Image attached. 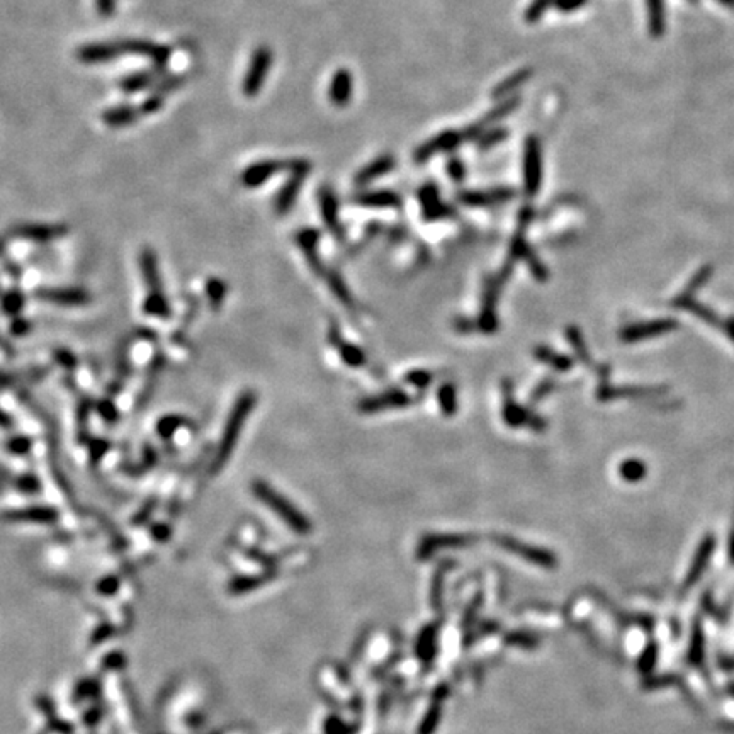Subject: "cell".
I'll return each instance as SVG.
<instances>
[{
  "mask_svg": "<svg viewBox=\"0 0 734 734\" xmlns=\"http://www.w3.org/2000/svg\"><path fill=\"white\" fill-rule=\"evenodd\" d=\"M257 403V396L253 391H243L242 395L238 396L237 403L233 405L231 412L228 415V420H226V425L223 428V435L220 440V445H218L216 456H214L211 473L216 474L220 473L223 467L226 466L231 454L235 451V445H237L240 434H242V428L247 422V418L250 417L253 406Z\"/></svg>",
  "mask_w": 734,
  "mask_h": 734,
  "instance_id": "cell-1",
  "label": "cell"
},
{
  "mask_svg": "<svg viewBox=\"0 0 734 734\" xmlns=\"http://www.w3.org/2000/svg\"><path fill=\"white\" fill-rule=\"evenodd\" d=\"M252 491L259 500L264 501L265 505L269 506L270 510H274L275 514L281 517L284 522L289 526L292 531L299 532V534H306L309 531V522L306 520L303 514L296 509L294 505L291 504L289 500H286L281 493H277L272 486H269L265 482H253Z\"/></svg>",
  "mask_w": 734,
  "mask_h": 734,
  "instance_id": "cell-2",
  "label": "cell"
},
{
  "mask_svg": "<svg viewBox=\"0 0 734 734\" xmlns=\"http://www.w3.org/2000/svg\"><path fill=\"white\" fill-rule=\"evenodd\" d=\"M281 170H289L291 174H308L312 170V165L306 160H265L253 164L242 174V184L247 187H259L264 182H267L270 177L275 176Z\"/></svg>",
  "mask_w": 734,
  "mask_h": 734,
  "instance_id": "cell-3",
  "label": "cell"
},
{
  "mask_svg": "<svg viewBox=\"0 0 734 734\" xmlns=\"http://www.w3.org/2000/svg\"><path fill=\"white\" fill-rule=\"evenodd\" d=\"M523 191L527 198H534L543 184V147L536 134H528L523 143Z\"/></svg>",
  "mask_w": 734,
  "mask_h": 734,
  "instance_id": "cell-4",
  "label": "cell"
},
{
  "mask_svg": "<svg viewBox=\"0 0 734 734\" xmlns=\"http://www.w3.org/2000/svg\"><path fill=\"white\" fill-rule=\"evenodd\" d=\"M274 61L272 51L267 46H259L253 51L250 67H248L247 75L243 78L242 90L247 97H255L259 94L262 85H264L265 77H267L270 65Z\"/></svg>",
  "mask_w": 734,
  "mask_h": 734,
  "instance_id": "cell-5",
  "label": "cell"
},
{
  "mask_svg": "<svg viewBox=\"0 0 734 734\" xmlns=\"http://www.w3.org/2000/svg\"><path fill=\"white\" fill-rule=\"evenodd\" d=\"M510 270H512V264L509 262L506 267L501 270L496 277H493L491 281H489L486 292H484V301H483V308H482V317H479V320H478V329L486 331V334H491V331L496 330V325H498L496 314H495L496 299H498V294H500L501 284H504L506 281V277L510 275Z\"/></svg>",
  "mask_w": 734,
  "mask_h": 734,
  "instance_id": "cell-6",
  "label": "cell"
},
{
  "mask_svg": "<svg viewBox=\"0 0 734 734\" xmlns=\"http://www.w3.org/2000/svg\"><path fill=\"white\" fill-rule=\"evenodd\" d=\"M466 143L464 137H462V131H442L437 137L427 139L423 145H420L415 150V161L422 164V161L430 160L432 156L440 155V153H447L456 150L459 145Z\"/></svg>",
  "mask_w": 734,
  "mask_h": 734,
  "instance_id": "cell-7",
  "label": "cell"
},
{
  "mask_svg": "<svg viewBox=\"0 0 734 734\" xmlns=\"http://www.w3.org/2000/svg\"><path fill=\"white\" fill-rule=\"evenodd\" d=\"M504 418L510 427H531L534 430H543L546 428V422L541 417H537L528 410L522 408L518 403H515L512 398L510 386L505 390V401H504Z\"/></svg>",
  "mask_w": 734,
  "mask_h": 734,
  "instance_id": "cell-8",
  "label": "cell"
},
{
  "mask_svg": "<svg viewBox=\"0 0 734 734\" xmlns=\"http://www.w3.org/2000/svg\"><path fill=\"white\" fill-rule=\"evenodd\" d=\"M515 198V191L509 187H498L493 191H462L457 194L459 203L469 208H486L504 204Z\"/></svg>",
  "mask_w": 734,
  "mask_h": 734,
  "instance_id": "cell-9",
  "label": "cell"
},
{
  "mask_svg": "<svg viewBox=\"0 0 734 734\" xmlns=\"http://www.w3.org/2000/svg\"><path fill=\"white\" fill-rule=\"evenodd\" d=\"M122 53L139 55L150 58L156 67H165L170 58V48L164 45H155V43L143 41V39H128V41L119 43Z\"/></svg>",
  "mask_w": 734,
  "mask_h": 734,
  "instance_id": "cell-10",
  "label": "cell"
},
{
  "mask_svg": "<svg viewBox=\"0 0 734 734\" xmlns=\"http://www.w3.org/2000/svg\"><path fill=\"white\" fill-rule=\"evenodd\" d=\"M418 199H420L423 216L427 220H444V218L454 216V209L440 201L439 191L432 184L422 187L420 192H418Z\"/></svg>",
  "mask_w": 734,
  "mask_h": 734,
  "instance_id": "cell-11",
  "label": "cell"
},
{
  "mask_svg": "<svg viewBox=\"0 0 734 734\" xmlns=\"http://www.w3.org/2000/svg\"><path fill=\"white\" fill-rule=\"evenodd\" d=\"M410 403H412V398L406 395L405 391L391 390L384 393V395L367 398V400L361 401L359 410L362 413H378L388 408H403V406H408Z\"/></svg>",
  "mask_w": 734,
  "mask_h": 734,
  "instance_id": "cell-12",
  "label": "cell"
},
{
  "mask_svg": "<svg viewBox=\"0 0 734 734\" xmlns=\"http://www.w3.org/2000/svg\"><path fill=\"white\" fill-rule=\"evenodd\" d=\"M676 329V321L673 320H656V321H648V323H639V325L627 326V329L622 330L620 334V339L624 342H637V340L649 339V336H656L661 334H666V331H671Z\"/></svg>",
  "mask_w": 734,
  "mask_h": 734,
  "instance_id": "cell-13",
  "label": "cell"
},
{
  "mask_svg": "<svg viewBox=\"0 0 734 734\" xmlns=\"http://www.w3.org/2000/svg\"><path fill=\"white\" fill-rule=\"evenodd\" d=\"M353 92V78L352 73L347 68L336 70L335 75L331 77L329 97L330 102L336 107H345L352 99Z\"/></svg>",
  "mask_w": 734,
  "mask_h": 734,
  "instance_id": "cell-14",
  "label": "cell"
},
{
  "mask_svg": "<svg viewBox=\"0 0 734 734\" xmlns=\"http://www.w3.org/2000/svg\"><path fill=\"white\" fill-rule=\"evenodd\" d=\"M139 265H142L143 279H145L148 298H159L165 296L161 292V279L159 272V264H156V255L151 248H145L139 255Z\"/></svg>",
  "mask_w": 734,
  "mask_h": 734,
  "instance_id": "cell-15",
  "label": "cell"
},
{
  "mask_svg": "<svg viewBox=\"0 0 734 734\" xmlns=\"http://www.w3.org/2000/svg\"><path fill=\"white\" fill-rule=\"evenodd\" d=\"M395 164H396L395 156L390 155V153L379 155L378 159H374L371 164H367L366 167H362L359 172H357L353 182H356V186H359V187L369 186V184L374 182L376 179L386 176L388 172H391V170L395 169Z\"/></svg>",
  "mask_w": 734,
  "mask_h": 734,
  "instance_id": "cell-16",
  "label": "cell"
},
{
  "mask_svg": "<svg viewBox=\"0 0 734 734\" xmlns=\"http://www.w3.org/2000/svg\"><path fill=\"white\" fill-rule=\"evenodd\" d=\"M496 541L500 543V546H504L505 549H509L510 553L520 554L522 558L528 559V561H534L541 566H553L554 563H556V559H554L553 554L548 553V550H544V549L531 548V546L518 543V541L510 539V537H496Z\"/></svg>",
  "mask_w": 734,
  "mask_h": 734,
  "instance_id": "cell-17",
  "label": "cell"
},
{
  "mask_svg": "<svg viewBox=\"0 0 734 734\" xmlns=\"http://www.w3.org/2000/svg\"><path fill=\"white\" fill-rule=\"evenodd\" d=\"M36 298L58 306H82L90 303V294L84 289H41Z\"/></svg>",
  "mask_w": 734,
  "mask_h": 734,
  "instance_id": "cell-18",
  "label": "cell"
},
{
  "mask_svg": "<svg viewBox=\"0 0 734 734\" xmlns=\"http://www.w3.org/2000/svg\"><path fill=\"white\" fill-rule=\"evenodd\" d=\"M122 55L119 43H94L85 45L77 51V58L84 63H102V61L115 60Z\"/></svg>",
  "mask_w": 734,
  "mask_h": 734,
  "instance_id": "cell-19",
  "label": "cell"
},
{
  "mask_svg": "<svg viewBox=\"0 0 734 734\" xmlns=\"http://www.w3.org/2000/svg\"><path fill=\"white\" fill-rule=\"evenodd\" d=\"M65 233H67V226L63 225H21L12 231L14 237L34 240V242H50V240L63 237Z\"/></svg>",
  "mask_w": 734,
  "mask_h": 734,
  "instance_id": "cell-20",
  "label": "cell"
},
{
  "mask_svg": "<svg viewBox=\"0 0 734 734\" xmlns=\"http://www.w3.org/2000/svg\"><path fill=\"white\" fill-rule=\"evenodd\" d=\"M318 199H320V211L325 225L336 237H342V225L339 221V201H336L334 191L330 187H321Z\"/></svg>",
  "mask_w": 734,
  "mask_h": 734,
  "instance_id": "cell-21",
  "label": "cell"
},
{
  "mask_svg": "<svg viewBox=\"0 0 734 734\" xmlns=\"http://www.w3.org/2000/svg\"><path fill=\"white\" fill-rule=\"evenodd\" d=\"M510 259L512 260H526L527 265L531 267L532 274L536 275L539 281H544L546 277H548V272H546V267L543 264H541L539 260H537V257L534 255V252L528 248V245L526 242V238L522 237V235H515V238L512 240V247H510Z\"/></svg>",
  "mask_w": 734,
  "mask_h": 734,
  "instance_id": "cell-22",
  "label": "cell"
},
{
  "mask_svg": "<svg viewBox=\"0 0 734 734\" xmlns=\"http://www.w3.org/2000/svg\"><path fill=\"white\" fill-rule=\"evenodd\" d=\"M306 176H308V174H291L289 181L284 184L282 189L279 191L277 198H275V213L286 214L292 206H294Z\"/></svg>",
  "mask_w": 734,
  "mask_h": 734,
  "instance_id": "cell-23",
  "label": "cell"
},
{
  "mask_svg": "<svg viewBox=\"0 0 734 734\" xmlns=\"http://www.w3.org/2000/svg\"><path fill=\"white\" fill-rule=\"evenodd\" d=\"M356 203L362 208H376V209H388V208H400L401 198L393 191H364L356 196Z\"/></svg>",
  "mask_w": 734,
  "mask_h": 734,
  "instance_id": "cell-24",
  "label": "cell"
},
{
  "mask_svg": "<svg viewBox=\"0 0 734 734\" xmlns=\"http://www.w3.org/2000/svg\"><path fill=\"white\" fill-rule=\"evenodd\" d=\"M534 75V70L532 68H520L517 72H514L512 75H509L505 80H501L495 89L491 90V95L495 100H504L509 97H514L517 94V90L522 87L526 82H528Z\"/></svg>",
  "mask_w": 734,
  "mask_h": 734,
  "instance_id": "cell-25",
  "label": "cell"
},
{
  "mask_svg": "<svg viewBox=\"0 0 734 734\" xmlns=\"http://www.w3.org/2000/svg\"><path fill=\"white\" fill-rule=\"evenodd\" d=\"M329 336H330V342L334 344V347L339 351L340 357H342L345 364L351 366V367H361L366 364V357H364V353H362L361 349L356 347V345L345 342L342 334H340L335 326H331L330 329Z\"/></svg>",
  "mask_w": 734,
  "mask_h": 734,
  "instance_id": "cell-26",
  "label": "cell"
},
{
  "mask_svg": "<svg viewBox=\"0 0 734 734\" xmlns=\"http://www.w3.org/2000/svg\"><path fill=\"white\" fill-rule=\"evenodd\" d=\"M318 240H320V233L317 230H303L298 233V243L299 247L303 248L306 259H308L309 265L317 274L323 275L325 272V267L321 265L320 259H318Z\"/></svg>",
  "mask_w": 734,
  "mask_h": 734,
  "instance_id": "cell-27",
  "label": "cell"
},
{
  "mask_svg": "<svg viewBox=\"0 0 734 734\" xmlns=\"http://www.w3.org/2000/svg\"><path fill=\"white\" fill-rule=\"evenodd\" d=\"M161 73H165V67H156L153 70H148V72H139V73H133V75L122 78L119 87L122 90L126 92V94H133V92H139L143 89H147V87H150L153 82L159 78Z\"/></svg>",
  "mask_w": 734,
  "mask_h": 734,
  "instance_id": "cell-28",
  "label": "cell"
},
{
  "mask_svg": "<svg viewBox=\"0 0 734 734\" xmlns=\"http://www.w3.org/2000/svg\"><path fill=\"white\" fill-rule=\"evenodd\" d=\"M139 115H142L139 109L124 104V106H116L112 109H107V111L102 115V121L106 122L109 128H122V126L133 124V122L138 119Z\"/></svg>",
  "mask_w": 734,
  "mask_h": 734,
  "instance_id": "cell-29",
  "label": "cell"
},
{
  "mask_svg": "<svg viewBox=\"0 0 734 734\" xmlns=\"http://www.w3.org/2000/svg\"><path fill=\"white\" fill-rule=\"evenodd\" d=\"M648 9L649 33L653 36H661L665 33V2L663 0H646Z\"/></svg>",
  "mask_w": 734,
  "mask_h": 734,
  "instance_id": "cell-30",
  "label": "cell"
},
{
  "mask_svg": "<svg viewBox=\"0 0 734 734\" xmlns=\"http://www.w3.org/2000/svg\"><path fill=\"white\" fill-rule=\"evenodd\" d=\"M7 518L23 520V522H53L56 518V512L53 509H45V506H33V509L28 510L9 512Z\"/></svg>",
  "mask_w": 734,
  "mask_h": 734,
  "instance_id": "cell-31",
  "label": "cell"
},
{
  "mask_svg": "<svg viewBox=\"0 0 734 734\" xmlns=\"http://www.w3.org/2000/svg\"><path fill=\"white\" fill-rule=\"evenodd\" d=\"M518 106H520V97H518V95H514V97L500 100V104H498L495 109H491V111H489L488 115L482 119V122L484 124V128H488L489 124H495V122L504 121L505 117H509L510 115H512V112Z\"/></svg>",
  "mask_w": 734,
  "mask_h": 734,
  "instance_id": "cell-32",
  "label": "cell"
},
{
  "mask_svg": "<svg viewBox=\"0 0 734 734\" xmlns=\"http://www.w3.org/2000/svg\"><path fill=\"white\" fill-rule=\"evenodd\" d=\"M323 277H325V281L329 282L331 292H334L336 298H339V301H342L345 306H349V308H351V306L353 304L352 294H351V291L347 289V286H345V282L342 281V277H340L339 274H335L334 270H330V269H325V272H323Z\"/></svg>",
  "mask_w": 734,
  "mask_h": 734,
  "instance_id": "cell-33",
  "label": "cell"
},
{
  "mask_svg": "<svg viewBox=\"0 0 734 734\" xmlns=\"http://www.w3.org/2000/svg\"><path fill=\"white\" fill-rule=\"evenodd\" d=\"M536 357H537V359H541L543 362H546V364H550V366L554 367V369L563 371V373H565V371H570L571 366H573V361H571L570 357L553 352L548 347H539V349H537Z\"/></svg>",
  "mask_w": 734,
  "mask_h": 734,
  "instance_id": "cell-34",
  "label": "cell"
},
{
  "mask_svg": "<svg viewBox=\"0 0 734 734\" xmlns=\"http://www.w3.org/2000/svg\"><path fill=\"white\" fill-rule=\"evenodd\" d=\"M619 473L622 476V479L626 482H639L646 476V466L642 464V461H637V459H627L624 461L619 467Z\"/></svg>",
  "mask_w": 734,
  "mask_h": 734,
  "instance_id": "cell-35",
  "label": "cell"
},
{
  "mask_svg": "<svg viewBox=\"0 0 734 734\" xmlns=\"http://www.w3.org/2000/svg\"><path fill=\"white\" fill-rule=\"evenodd\" d=\"M467 543V537L461 536H432L428 537L425 543L422 544V548L425 553H430V550H435L439 548H447V546H461Z\"/></svg>",
  "mask_w": 734,
  "mask_h": 734,
  "instance_id": "cell-36",
  "label": "cell"
},
{
  "mask_svg": "<svg viewBox=\"0 0 734 734\" xmlns=\"http://www.w3.org/2000/svg\"><path fill=\"white\" fill-rule=\"evenodd\" d=\"M550 6H553V0H532L523 12V19H526V23L534 24L543 19Z\"/></svg>",
  "mask_w": 734,
  "mask_h": 734,
  "instance_id": "cell-37",
  "label": "cell"
},
{
  "mask_svg": "<svg viewBox=\"0 0 734 734\" xmlns=\"http://www.w3.org/2000/svg\"><path fill=\"white\" fill-rule=\"evenodd\" d=\"M509 138V129L506 128H493L489 131H484L482 137L478 138V145L483 150H488V148H493L500 143H504L505 139Z\"/></svg>",
  "mask_w": 734,
  "mask_h": 734,
  "instance_id": "cell-38",
  "label": "cell"
},
{
  "mask_svg": "<svg viewBox=\"0 0 734 734\" xmlns=\"http://www.w3.org/2000/svg\"><path fill=\"white\" fill-rule=\"evenodd\" d=\"M439 403L440 408L445 415H454L457 410V398H456V390H454L452 384H445L439 390Z\"/></svg>",
  "mask_w": 734,
  "mask_h": 734,
  "instance_id": "cell-39",
  "label": "cell"
},
{
  "mask_svg": "<svg viewBox=\"0 0 734 734\" xmlns=\"http://www.w3.org/2000/svg\"><path fill=\"white\" fill-rule=\"evenodd\" d=\"M143 309H145V313L150 314V317H159V318L170 317V308H169L167 298H165V296H159V298H147Z\"/></svg>",
  "mask_w": 734,
  "mask_h": 734,
  "instance_id": "cell-40",
  "label": "cell"
},
{
  "mask_svg": "<svg viewBox=\"0 0 734 734\" xmlns=\"http://www.w3.org/2000/svg\"><path fill=\"white\" fill-rule=\"evenodd\" d=\"M206 292H208L209 303H211V308L213 309L220 308L223 303V298H225V294H226L225 282L220 281V279H209Z\"/></svg>",
  "mask_w": 734,
  "mask_h": 734,
  "instance_id": "cell-41",
  "label": "cell"
},
{
  "mask_svg": "<svg viewBox=\"0 0 734 734\" xmlns=\"http://www.w3.org/2000/svg\"><path fill=\"white\" fill-rule=\"evenodd\" d=\"M24 306V296L21 292H9L7 296H4L2 299V309L7 314H17L23 309Z\"/></svg>",
  "mask_w": 734,
  "mask_h": 734,
  "instance_id": "cell-42",
  "label": "cell"
},
{
  "mask_svg": "<svg viewBox=\"0 0 734 734\" xmlns=\"http://www.w3.org/2000/svg\"><path fill=\"white\" fill-rule=\"evenodd\" d=\"M568 339H570V344H571V347L575 349V352L578 353L581 359L588 362L590 357H588L587 345H585V340H581V334L575 329V326H570V329H568Z\"/></svg>",
  "mask_w": 734,
  "mask_h": 734,
  "instance_id": "cell-43",
  "label": "cell"
},
{
  "mask_svg": "<svg viewBox=\"0 0 734 734\" xmlns=\"http://www.w3.org/2000/svg\"><path fill=\"white\" fill-rule=\"evenodd\" d=\"M164 102H165L164 95L155 94V92H153V95H150V97L143 100V104L138 109H139V112H142V115H153V112H156V111H159V109H161V106H164Z\"/></svg>",
  "mask_w": 734,
  "mask_h": 734,
  "instance_id": "cell-44",
  "label": "cell"
},
{
  "mask_svg": "<svg viewBox=\"0 0 734 734\" xmlns=\"http://www.w3.org/2000/svg\"><path fill=\"white\" fill-rule=\"evenodd\" d=\"M31 444L33 442H31V439H28V437L17 435V437H12V439L9 440L7 449L12 454H19V456H23V454H28L31 451Z\"/></svg>",
  "mask_w": 734,
  "mask_h": 734,
  "instance_id": "cell-45",
  "label": "cell"
},
{
  "mask_svg": "<svg viewBox=\"0 0 734 734\" xmlns=\"http://www.w3.org/2000/svg\"><path fill=\"white\" fill-rule=\"evenodd\" d=\"M406 381L412 386H417L418 390H425L428 384L432 383V376L427 371H412V373L406 374Z\"/></svg>",
  "mask_w": 734,
  "mask_h": 734,
  "instance_id": "cell-46",
  "label": "cell"
},
{
  "mask_svg": "<svg viewBox=\"0 0 734 734\" xmlns=\"http://www.w3.org/2000/svg\"><path fill=\"white\" fill-rule=\"evenodd\" d=\"M182 425V420L177 417H165L159 423V434L161 437H172L174 432Z\"/></svg>",
  "mask_w": 734,
  "mask_h": 734,
  "instance_id": "cell-47",
  "label": "cell"
},
{
  "mask_svg": "<svg viewBox=\"0 0 734 734\" xmlns=\"http://www.w3.org/2000/svg\"><path fill=\"white\" fill-rule=\"evenodd\" d=\"M447 174H449V177H451L454 182H462V181H464V177H466L464 161H461L459 159H451V160H449Z\"/></svg>",
  "mask_w": 734,
  "mask_h": 734,
  "instance_id": "cell-48",
  "label": "cell"
},
{
  "mask_svg": "<svg viewBox=\"0 0 734 734\" xmlns=\"http://www.w3.org/2000/svg\"><path fill=\"white\" fill-rule=\"evenodd\" d=\"M182 84H184V77H167L156 84L155 94H160L165 97V94H169L170 90H176L177 87H181Z\"/></svg>",
  "mask_w": 734,
  "mask_h": 734,
  "instance_id": "cell-49",
  "label": "cell"
},
{
  "mask_svg": "<svg viewBox=\"0 0 734 734\" xmlns=\"http://www.w3.org/2000/svg\"><path fill=\"white\" fill-rule=\"evenodd\" d=\"M16 484H17V488L24 493H36L39 489V482L34 478L33 474L21 476V478L16 482Z\"/></svg>",
  "mask_w": 734,
  "mask_h": 734,
  "instance_id": "cell-50",
  "label": "cell"
},
{
  "mask_svg": "<svg viewBox=\"0 0 734 734\" xmlns=\"http://www.w3.org/2000/svg\"><path fill=\"white\" fill-rule=\"evenodd\" d=\"M585 4H587V0H553V6L561 12H573Z\"/></svg>",
  "mask_w": 734,
  "mask_h": 734,
  "instance_id": "cell-51",
  "label": "cell"
},
{
  "mask_svg": "<svg viewBox=\"0 0 734 734\" xmlns=\"http://www.w3.org/2000/svg\"><path fill=\"white\" fill-rule=\"evenodd\" d=\"M95 9L102 17L112 16L116 11V0H95Z\"/></svg>",
  "mask_w": 734,
  "mask_h": 734,
  "instance_id": "cell-52",
  "label": "cell"
},
{
  "mask_svg": "<svg viewBox=\"0 0 734 734\" xmlns=\"http://www.w3.org/2000/svg\"><path fill=\"white\" fill-rule=\"evenodd\" d=\"M55 357H56V361H58L63 367H67V369H73V367H75V357H73L70 352L60 351L55 353Z\"/></svg>",
  "mask_w": 734,
  "mask_h": 734,
  "instance_id": "cell-53",
  "label": "cell"
},
{
  "mask_svg": "<svg viewBox=\"0 0 734 734\" xmlns=\"http://www.w3.org/2000/svg\"><path fill=\"white\" fill-rule=\"evenodd\" d=\"M107 449H109L107 442H104V440H95V442L92 444V451H90L92 461H99L100 456H102Z\"/></svg>",
  "mask_w": 734,
  "mask_h": 734,
  "instance_id": "cell-54",
  "label": "cell"
},
{
  "mask_svg": "<svg viewBox=\"0 0 734 734\" xmlns=\"http://www.w3.org/2000/svg\"><path fill=\"white\" fill-rule=\"evenodd\" d=\"M29 331V323L26 320H16L12 323V334L17 336H23Z\"/></svg>",
  "mask_w": 734,
  "mask_h": 734,
  "instance_id": "cell-55",
  "label": "cell"
},
{
  "mask_svg": "<svg viewBox=\"0 0 734 734\" xmlns=\"http://www.w3.org/2000/svg\"><path fill=\"white\" fill-rule=\"evenodd\" d=\"M99 412L102 413V417L106 418V420H109V422L116 420V417H117V415H116V410H115V406H112L111 403H102V405H100Z\"/></svg>",
  "mask_w": 734,
  "mask_h": 734,
  "instance_id": "cell-56",
  "label": "cell"
},
{
  "mask_svg": "<svg viewBox=\"0 0 734 734\" xmlns=\"http://www.w3.org/2000/svg\"><path fill=\"white\" fill-rule=\"evenodd\" d=\"M550 388H553V381H550V379H548V381H544L543 384H541V386L537 388V391H536V395H534V401H537L541 396L546 395V393H548Z\"/></svg>",
  "mask_w": 734,
  "mask_h": 734,
  "instance_id": "cell-57",
  "label": "cell"
},
{
  "mask_svg": "<svg viewBox=\"0 0 734 734\" xmlns=\"http://www.w3.org/2000/svg\"><path fill=\"white\" fill-rule=\"evenodd\" d=\"M723 329L726 330V334L731 336L733 342H734V318H731V320L726 321V323H723Z\"/></svg>",
  "mask_w": 734,
  "mask_h": 734,
  "instance_id": "cell-58",
  "label": "cell"
},
{
  "mask_svg": "<svg viewBox=\"0 0 734 734\" xmlns=\"http://www.w3.org/2000/svg\"><path fill=\"white\" fill-rule=\"evenodd\" d=\"M0 349H2V351H6V353H7V356H9V357H12V356H14V349H12V347H11V345H9L7 342H4L2 335H0Z\"/></svg>",
  "mask_w": 734,
  "mask_h": 734,
  "instance_id": "cell-59",
  "label": "cell"
},
{
  "mask_svg": "<svg viewBox=\"0 0 734 734\" xmlns=\"http://www.w3.org/2000/svg\"><path fill=\"white\" fill-rule=\"evenodd\" d=\"M12 425V420L9 418V415H6L0 410V427H11Z\"/></svg>",
  "mask_w": 734,
  "mask_h": 734,
  "instance_id": "cell-60",
  "label": "cell"
},
{
  "mask_svg": "<svg viewBox=\"0 0 734 734\" xmlns=\"http://www.w3.org/2000/svg\"><path fill=\"white\" fill-rule=\"evenodd\" d=\"M9 476H11V474H9L7 471L4 469V467H0V491H2V484H4V482H7Z\"/></svg>",
  "mask_w": 734,
  "mask_h": 734,
  "instance_id": "cell-61",
  "label": "cell"
},
{
  "mask_svg": "<svg viewBox=\"0 0 734 734\" xmlns=\"http://www.w3.org/2000/svg\"><path fill=\"white\" fill-rule=\"evenodd\" d=\"M723 6H728V7H734V0H719Z\"/></svg>",
  "mask_w": 734,
  "mask_h": 734,
  "instance_id": "cell-62",
  "label": "cell"
}]
</instances>
